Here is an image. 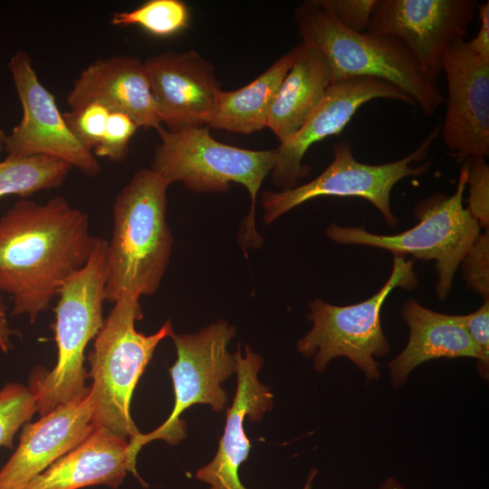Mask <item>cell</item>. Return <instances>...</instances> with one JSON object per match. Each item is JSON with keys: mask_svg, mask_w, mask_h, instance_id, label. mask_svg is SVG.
<instances>
[{"mask_svg": "<svg viewBox=\"0 0 489 489\" xmlns=\"http://www.w3.org/2000/svg\"><path fill=\"white\" fill-rule=\"evenodd\" d=\"M7 66L23 109L21 121L5 139L7 157L50 156L88 177L98 176L101 168L97 158L70 130L54 97L38 79L28 53H15Z\"/></svg>", "mask_w": 489, "mask_h": 489, "instance_id": "obj_11", "label": "cell"}, {"mask_svg": "<svg viewBox=\"0 0 489 489\" xmlns=\"http://www.w3.org/2000/svg\"><path fill=\"white\" fill-rule=\"evenodd\" d=\"M476 0H377L367 32L400 39L437 84L445 52L464 40Z\"/></svg>", "mask_w": 489, "mask_h": 489, "instance_id": "obj_12", "label": "cell"}, {"mask_svg": "<svg viewBox=\"0 0 489 489\" xmlns=\"http://www.w3.org/2000/svg\"><path fill=\"white\" fill-rule=\"evenodd\" d=\"M375 99L399 101L417 106L415 101L398 87L379 78L359 76L332 82L321 103L299 130L274 149L272 182L281 190L295 187L311 169L302 163L310 147L340 133L357 110Z\"/></svg>", "mask_w": 489, "mask_h": 489, "instance_id": "obj_13", "label": "cell"}, {"mask_svg": "<svg viewBox=\"0 0 489 489\" xmlns=\"http://www.w3.org/2000/svg\"><path fill=\"white\" fill-rule=\"evenodd\" d=\"M401 315L409 329L403 350L388 363L394 387L403 386L410 373L426 361L441 358H473L479 352L458 319V315L440 313L414 299L406 301Z\"/></svg>", "mask_w": 489, "mask_h": 489, "instance_id": "obj_19", "label": "cell"}, {"mask_svg": "<svg viewBox=\"0 0 489 489\" xmlns=\"http://www.w3.org/2000/svg\"><path fill=\"white\" fill-rule=\"evenodd\" d=\"M168 187L150 168H141L116 196L106 249V302L114 303L127 293L152 295L158 289L173 246L167 222Z\"/></svg>", "mask_w": 489, "mask_h": 489, "instance_id": "obj_2", "label": "cell"}, {"mask_svg": "<svg viewBox=\"0 0 489 489\" xmlns=\"http://www.w3.org/2000/svg\"><path fill=\"white\" fill-rule=\"evenodd\" d=\"M129 439L97 427L78 446L32 479L24 489L118 488L129 472Z\"/></svg>", "mask_w": 489, "mask_h": 489, "instance_id": "obj_20", "label": "cell"}, {"mask_svg": "<svg viewBox=\"0 0 489 489\" xmlns=\"http://www.w3.org/2000/svg\"><path fill=\"white\" fill-rule=\"evenodd\" d=\"M139 298L127 293L113 303L88 356L95 425L129 442L140 434L130 417L132 393L159 342L174 334L170 320L150 335L136 330L143 318Z\"/></svg>", "mask_w": 489, "mask_h": 489, "instance_id": "obj_4", "label": "cell"}, {"mask_svg": "<svg viewBox=\"0 0 489 489\" xmlns=\"http://www.w3.org/2000/svg\"><path fill=\"white\" fill-rule=\"evenodd\" d=\"M296 58L270 107L266 128L280 143L290 139L322 101L332 83L331 66L314 45L300 42Z\"/></svg>", "mask_w": 489, "mask_h": 489, "instance_id": "obj_21", "label": "cell"}, {"mask_svg": "<svg viewBox=\"0 0 489 489\" xmlns=\"http://www.w3.org/2000/svg\"><path fill=\"white\" fill-rule=\"evenodd\" d=\"M377 489H407L396 477H387Z\"/></svg>", "mask_w": 489, "mask_h": 489, "instance_id": "obj_34", "label": "cell"}, {"mask_svg": "<svg viewBox=\"0 0 489 489\" xmlns=\"http://www.w3.org/2000/svg\"><path fill=\"white\" fill-rule=\"evenodd\" d=\"M460 264L467 286L489 298V230L477 236Z\"/></svg>", "mask_w": 489, "mask_h": 489, "instance_id": "obj_29", "label": "cell"}, {"mask_svg": "<svg viewBox=\"0 0 489 489\" xmlns=\"http://www.w3.org/2000/svg\"><path fill=\"white\" fill-rule=\"evenodd\" d=\"M155 111L168 130L206 125L219 82L214 65L196 51L166 52L145 62Z\"/></svg>", "mask_w": 489, "mask_h": 489, "instance_id": "obj_15", "label": "cell"}, {"mask_svg": "<svg viewBox=\"0 0 489 489\" xmlns=\"http://www.w3.org/2000/svg\"><path fill=\"white\" fill-rule=\"evenodd\" d=\"M458 319L466 330L479 352L476 361L478 375L483 379L489 378V298L484 299L479 309Z\"/></svg>", "mask_w": 489, "mask_h": 489, "instance_id": "obj_31", "label": "cell"}, {"mask_svg": "<svg viewBox=\"0 0 489 489\" xmlns=\"http://www.w3.org/2000/svg\"><path fill=\"white\" fill-rule=\"evenodd\" d=\"M439 134L440 128L436 127L413 152L398 160L379 165L360 162L354 158L349 140L338 142L332 149V161L317 177L291 189L262 193L260 203L264 224L273 223L311 199L333 196L364 198L379 209L388 225L395 226L398 219L390 206L391 190L404 177L421 176L428 171L430 162L413 165L427 158L431 145Z\"/></svg>", "mask_w": 489, "mask_h": 489, "instance_id": "obj_10", "label": "cell"}, {"mask_svg": "<svg viewBox=\"0 0 489 489\" xmlns=\"http://www.w3.org/2000/svg\"><path fill=\"white\" fill-rule=\"evenodd\" d=\"M97 101L131 118L139 128H162L144 62L130 55L97 59L82 70L67 95L71 110Z\"/></svg>", "mask_w": 489, "mask_h": 489, "instance_id": "obj_18", "label": "cell"}, {"mask_svg": "<svg viewBox=\"0 0 489 489\" xmlns=\"http://www.w3.org/2000/svg\"><path fill=\"white\" fill-rule=\"evenodd\" d=\"M150 168L169 185L182 182L193 193H225L231 183L246 188L251 211L241 227L244 250L261 246L254 210L260 187L275 164V150H252L215 139L206 127L177 131L161 128Z\"/></svg>", "mask_w": 489, "mask_h": 489, "instance_id": "obj_6", "label": "cell"}, {"mask_svg": "<svg viewBox=\"0 0 489 489\" xmlns=\"http://www.w3.org/2000/svg\"><path fill=\"white\" fill-rule=\"evenodd\" d=\"M466 185L469 186L466 209L480 226L489 228V166L484 157L468 158Z\"/></svg>", "mask_w": 489, "mask_h": 489, "instance_id": "obj_28", "label": "cell"}, {"mask_svg": "<svg viewBox=\"0 0 489 489\" xmlns=\"http://www.w3.org/2000/svg\"><path fill=\"white\" fill-rule=\"evenodd\" d=\"M318 474V470L316 468H312L310 470L308 477L306 479V482L302 487V489H312V483L314 481V478L316 477Z\"/></svg>", "mask_w": 489, "mask_h": 489, "instance_id": "obj_35", "label": "cell"}, {"mask_svg": "<svg viewBox=\"0 0 489 489\" xmlns=\"http://www.w3.org/2000/svg\"><path fill=\"white\" fill-rule=\"evenodd\" d=\"M14 331L9 327L7 309L0 292V352L7 353L13 348L12 335Z\"/></svg>", "mask_w": 489, "mask_h": 489, "instance_id": "obj_33", "label": "cell"}, {"mask_svg": "<svg viewBox=\"0 0 489 489\" xmlns=\"http://www.w3.org/2000/svg\"><path fill=\"white\" fill-rule=\"evenodd\" d=\"M138 129L128 115L110 111L103 137L93 154L113 162L123 160L128 154L129 140Z\"/></svg>", "mask_w": 489, "mask_h": 489, "instance_id": "obj_27", "label": "cell"}, {"mask_svg": "<svg viewBox=\"0 0 489 489\" xmlns=\"http://www.w3.org/2000/svg\"><path fill=\"white\" fill-rule=\"evenodd\" d=\"M0 123H1V120H0ZM5 136L6 134L5 130L0 126V151L4 149V142H5Z\"/></svg>", "mask_w": 489, "mask_h": 489, "instance_id": "obj_36", "label": "cell"}, {"mask_svg": "<svg viewBox=\"0 0 489 489\" xmlns=\"http://www.w3.org/2000/svg\"><path fill=\"white\" fill-rule=\"evenodd\" d=\"M110 110L100 102L92 101L62 113L74 137L93 153L105 132Z\"/></svg>", "mask_w": 489, "mask_h": 489, "instance_id": "obj_26", "label": "cell"}, {"mask_svg": "<svg viewBox=\"0 0 489 489\" xmlns=\"http://www.w3.org/2000/svg\"><path fill=\"white\" fill-rule=\"evenodd\" d=\"M190 21L188 6L179 0H149L139 7L112 14L116 26L138 25L149 34L167 37L186 29Z\"/></svg>", "mask_w": 489, "mask_h": 489, "instance_id": "obj_24", "label": "cell"}, {"mask_svg": "<svg viewBox=\"0 0 489 489\" xmlns=\"http://www.w3.org/2000/svg\"><path fill=\"white\" fill-rule=\"evenodd\" d=\"M332 15L344 27L363 32L368 29L377 0H311Z\"/></svg>", "mask_w": 489, "mask_h": 489, "instance_id": "obj_30", "label": "cell"}, {"mask_svg": "<svg viewBox=\"0 0 489 489\" xmlns=\"http://www.w3.org/2000/svg\"><path fill=\"white\" fill-rule=\"evenodd\" d=\"M467 169L468 158L462 162L456 190L452 196L435 193L415 206L413 214L418 223L407 231L383 235L364 227L331 224L326 235L337 244L372 246L394 255L411 254L417 259L436 261V292L439 300L444 301L450 293L458 266L480 235L478 222L463 206Z\"/></svg>", "mask_w": 489, "mask_h": 489, "instance_id": "obj_7", "label": "cell"}, {"mask_svg": "<svg viewBox=\"0 0 489 489\" xmlns=\"http://www.w3.org/2000/svg\"><path fill=\"white\" fill-rule=\"evenodd\" d=\"M72 168L59 158L36 155L0 161V198L30 197L63 184Z\"/></svg>", "mask_w": 489, "mask_h": 489, "instance_id": "obj_23", "label": "cell"}, {"mask_svg": "<svg viewBox=\"0 0 489 489\" xmlns=\"http://www.w3.org/2000/svg\"><path fill=\"white\" fill-rule=\"evenodd\" d=\"M235 359L236 390L231 408L226 410L224 433L213 460L199 468L197 479L209 484L208 489H247L240 481V465L251 450L244 432V418L259 422L273 407V394L257 377L264 360L245 345L244 356L240 344L234 353Z\"/></svg>", "mask_w": 489, "mask_h": 489, "instance_id": "obj_17", "label": "cell"}, {"mask_svg": "<svg viewBox=\"0 0 489 489\" xmlns=\"http://www.w3.org/2000/svg\"><path fill=\"white\" fill-rule=\"evenodd\" d=\"M417 280L411 260L395 255L392 270L384 285L370 298L338 306L315 299L309 303L312 329L298 340L296 349L305 358L313 357L317 372L324 371L338 357L349 359L368 382L380 378L376 358L391 350L381 322V307L396 287L413 289Z\"/></svg>", "mask_w": 489, "mask_h": 489, "instance_id": "obj_8", "label": "cell"}, {"mask_svg": "<svg viewBox=\"0 0 489 489\" xmlns=\"http://www.w3.org/2000/svg\"><path fill=\"white\" fill-rule=\"evenodd\" d=\"M88 394L26 423L19 445L0 469V489H24L36 475L78 446L96 428Z\"/></svg>", "mask_w": 489, "mask_h": 489, "instance_id": "obj_16", "label": "cell"}, {"mask_svg": "<svg viewBox=\"0 0 489 489\" xmlns=\"http://www.w3.org/2000/svg\"><path fill=\"white\" fill-rule=\"evenodd\" d=\"M294 21L301 41L326 56L332 82L359 76L385 80L410 96L427 116L445 101L437 84L398 37L350 30L311 0L295 9Z\"/></svg>", "mask_w": 489, "mask_h": 489, "instance_id": "obj_3", "label": "cell"}, {"mask_svg": "<svg viewBox=\"0 0 489 489\" xmlns=\"http://www.w3.org/2000/svg\"><path fill=\"white\" fill-rule=\"evenodd\" d=\"M236 333L225 321L211 323L195 333L171 336L177 350V360L169 369L175 393L174 408L168 419L148 434H139L129 442L128 469L140 482L136 458L140 448L157 439L177 445L187 436L181 414L197 404L209 405L221 411L227 402L222 383L235 372V359L227 345Z\"/></svg>", "mask_w": 489, "mask_h": 489, "instance_id": "obj_9", "label": "cell"}, {"mask_svg": "<svg viewBox=\"0 0 489 489\" xmlns=\"http://www.w3.org/2000/svg\"><path fill=\"white\" fill-rule=\"evenodd\" d=\"M477 10L481 26L476 36L472 41L467 42V44L478 55L489 58V2L478 4Z\"/></svg>", "mask_w": 489, "mask_h": 489, "instance_id": "obj_32", "label": "cell"}, {"mask_svg": "<svg viewBox=\"0 0 489 489\" xmlns=\"http://www.w3.org/2000/svg\"><path fill=\"white\" fill-rule=\"evenodd\" d=\"M38 411L36 400L28 387L7 382L0 389V447L12 449L14 437Z\"/></svg>", "mask_w": 489, "mask_h": 489, "instance_id": "obj_25", "label": "cell"}, {"mask_svg": "<svg viewBox=\"0 0 489 489\" xmlns=\"http://www.w3.org/2000/svg\"><path fill=\"white\" fill-rule=\"evenodd\" d=\"M107 243L96 237L86 264L67 279L58 293L53 328L57 362L50 371L34 369L28 386L41 417L90 391L85 386L89 376L84 351L104 321Z\"/></svg>", "mask_w": 489, "mask_h": 489, "instance_id": "obj_5", "label": "cell"}, {"mask_svg": "<svg viewBox=\"0 0 489 489\" xmlns=\"http://www.w3.org/2000/svg\"><path fill=\"white\" fill-rule=\"evenodd\" d=\"M297 51V45L292 47L242 88L234 91L219 89L206 126L240 134H251L265 128L270 107Z\"/></svg>", "mask_w": 489, "mask_h": 489, "instance_id": "obj_22", "label": "cell"}, {"mask_svg": "<svg viewBox=\"0 0 489 489\" xmlns=\"http://www.w3.org/2000/svg\"><path fill=\"white\" fill-rule=\"evenodd\" d=\"M96 237L88 215L63 197L14 203L0 217V292L12 298V314L34 323L86 264Z\"/></svg>", "mask_w": 489, "mask_h": 489, "instance_id": "obj_1", "label": "cell"}, {"mask_svg": "<svg viewBox=\"0 0 489 489\" xmlns=\"http://www.w3.org/2000/svg\"><path fill=\"white\" fill-rule=\"evenodd\" d=\"M447 85L442 138L457 162L489 155V58L473 52L465 40L444 53Z\"/></svg>", "mask_w": 489, "mask_h": 489, "instance_id": "obj_14", "label": "cell"}]
</instances>
